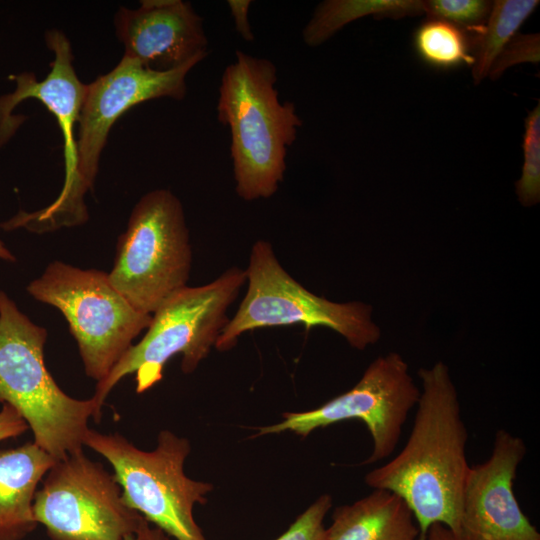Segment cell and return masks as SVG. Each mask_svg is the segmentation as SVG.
I'll return each instance as SVG.
<instances>
[{"label":"cell","instance_id":"6da1fadb","mask_svg":"<svg viewBox=\"0 0 540 540\" xmlns=\"http://www.w3.org/2000/svg\"><path fill=\"white\" fill-rule=\"evenodd\" d=\"M422 391L409 438L389 462L368 472L365 483L404 499L419 527L442 523L459 533L461 498L470 465L468 431L448 366L438 361L418 371Z\"/></svg>","mask_w":540,"mask_h":540},{"label":"cell","instance_id":"7a4b0ae2","mask_svg":"<svg viewBox=\"0 0 540 540\" xmlns=\"http://www.w3.org/2000/svg\"><path fill=\"white\" fill-rule=\"evenodd\" d=\"M277 79L272 61L240 50L221 77L217 115L230 130L235 190L245 201L277 192L302 126L294 103L280 101Z\"/></svg>","mask_w":540,"mask_h":540},{"label":"cell","instance_id":"3957f363","mask_svg":"<svg viewBox=\"0 0 540 540\" xmlns=\"http://www.w3.org/2000/svg\"><path fill=\"white\" fill-rule=\"evenodd\" d=\"M47 330L33 323L0 291V403L18 411L34 443L56 460L82 450L88 421L102 410L91 397L67 395L46 368Z\"/></svg>","mask_w":540,"mask_h":540},{"label":"cell","instance_id":"277c9868","mask_svg":"<svg viewBox=\"0 0 540 540\" xmlns=\"http://www.w3.org/2000/svg\"><path fill=\"white\" fill-rule=\"evenodd\" d=\"M246 284L245 269L233 266L213 281L185 286L166 298L152 314L145 335L133 344L110 373L97 382L92 396L102 410L119 381L135 374L138 394L163 378L166 363L181 354V370L191 374L215 347L229 321L228 308Z\"/></svg>","mask_w":540,"mask_h":540},{"label":"cell","instance_id":"5b68a950","mask_svg":"<svg viewBox=\"0 0 540 540\" xmlns=\"http://www.w3.org/2000/svg\"><path fill=\"white\" fill-rule=\"evenodd\" d=\"M83 445L110 463L127 507L176 540H206L193 509L207 503L213 485L185 474L191 451L188 439L162 430L155 449L144 451L119 433L102 434L89 428Z\"/></svg>","mask_w":540,"mask_h":540},{"label":"cell","instance_id":"8992f818","mask_svg":"<svg viewBox=\"0 0 540 540\" xmlns=\"http://www.w3.org/2000/svg\"><path fill=\"white\" fill-rule=\"evenodd\" d=\"M245 273L246 294L216 341L218 351L232 349L243 333L265 327H325L357 350L366 349L380 338L369 305L333 302L307 290L283 268L268 241L253 244Z\"/></svg>","mask_w":540,"mask_h":540},{"label":"cell","instance_id":"52a82bcc","mask_svg":"<svg viewBox=\"0 0 540 540\" xmlns=\"http://www.w3.org/2000/svg\"><path fill=\"white\" fill-rule=\"evenodd\" d=\"M26 289L35 300L63 314L84 371L97 382L110 373L152 319L116 290L108 273L94 268L53 261Z\"/></svg>","mask_w":540,"mask_h":540},{"label":"cell","instance_id":"ba28073f","mask_svg":"<svg viewBox=\"0 0 540 540\" xmlns=\"http://www.w3.org/2000/svg\"><path fill=\"white\" fill-rule=\"evenodd\" d=\"M192 247L184 209L169 189L144 194L116 244L111 284L138 311L152 315L172 293L187 286Z\"/></svg>","mask_w":540,"mask_h":540},{"label":"cell","instance_id":"9c48e42d","mask_svg":"<svg viewBox=\"0 0 540 540\" xmlns=\"http://www.w3.org/2000/svg\"><path fill=\"white\" fill-rule=\"evenodd\" d=\"M47 47L54 53L50 72L42 81L33 73L11 75L16 82L13 93L0 97V148L13 136L24 118L12 115L22 101L33 98L42 102L56 118L63 138L64 182L58 197L36 212L21 211L1 224L4 230L25 228L35 233L52 232L74 227L88 220V211L77 175V137L81 107L86 84L78 78L73 67L71 44L63 32L48 30Z\"/></svg>","mask_w":540,"mask_h":540},{"label":"cell","instance_id":"30bf717a","mask_svg":"<svg viewBox=\"0 0 540 540\" xmlns=\"http://www.w3.org/2000/svg\"><path fill=\"white\" fill-rule=\"evenodd\" d=\"M33 514L51 540H124L144 518L124 504L114 475L83 449L48 470Z\"/></svg>","mask_w":540,"mask_h":540},{"label":"cell","instance_id":"8fae6325","mask_svg":"<svg viewBox=\"0 0 540 540\" xmlns=\"http://www.w3.org/2000/svg\"><path fill=\"white\" fill-rule=\"evenodd\" d=\"M420 392L403 357L389 352L372 361L350 390L315 409L286 412L281 422L259 428L258 435L291 431L306 437L317 428L358 419L366 425L373 442L363 464H373L395 451Z\"/></svg>","mask_w":540,"mask_h":540},{"label":"cell","instance_id":"7c38bea8","mask_svg":"<svg viewBox=\"0 0 540 540\" xmlns=\"http://www.w3.org/2000/svg\"><path fill=\"white\" fill-rule=\"evenodd\" d=\"M199 62L158 71L123 56L111 71L86 84L77 132V175L85 195L93 188L102 150L116 120L145 101L162 97L182 100L187 74Z\"/></svg>","mask_w":540,"mask_h":540},{"label":"cell","instance_id":"4fadbf2b","mask_svg":"<svg viewBox=\"0 0 540 540\" xmlns=\"http://www.w3.org/2000/svg\"><path fill=\"white\" fill-rule=\"evenodd\" d=\"M527 452L522 438L499 429L490 457L470 466L461 498L458 535L463 540H540L513 491Z\"/></svg>","mask_w":540,"mask_h":540},{"label":"cell","instance_id":"5bb4252c","mask_svg":"<svg viewBox=\"0 0 540 540\" xmlns=\"http://www.w3.org/2000/svg\"><path fill=\"white\" fill-rule=\"evenodd\" d=\"M114 26L123 56L154 70L202 61L208 53L203 19L189 2L143 0L136 9L120 7Z\"/></svg>","mask_w":540,"mask_h":540},{"label":"cell","instance_id":"9a60e30c","mask_svg":"<svg viewBox=\"0 0 540 540\" xmlns=\"http://www.w3.org/2000/svg\"><path fill=\"white\" fill-rule=\"evenodd\" d=\"M56 461L34 441L0 450V540H22L35 530L37 487Z\"/></svg>","mask_w":540,"mask_h":540},{"label":"cell","instance_id":"2e32d148","mask_svg":"<svg viewBox=\"0 0 540 540\" xmlns=\"http://www.w3.org/2000/svg\"><path fill=\"white\" fill-rule=\"evenodd\" d=\"M419 527L402 497L385 489L337 507L326 540H419Z\"/></svg>","mask_w":540,"mask_h":540},{"label":"cell","instance_id":"e0dca14e","mask_svg":"<svg viewBox=\"0 0 540 540\" xmlns=\"http://www.w3.org/2000/svg\"><path fill=\"white\" fill-rule=\"evenodd\" d=\"M424 14L423 0H326L315 9L302 31L304 43L316 47L345 25L368 15L399 19Z\"/></svg>","mask_w":540,"mask_h":540},{"label":"cell","instance_id":"ac0fdd59","mask_svg":"<svg viewBox=\"0 0 540 540\" xmlns=\"http://www.w3.org/2000/svg\"><path fill=\"white\" fill-rule=\"evenodd\" d=\"M538 0L492 1L489 16L482 28L468 34L474 57L472 78L478 85L488 76L490 68L503 47L517 34L524 21L539 5Z\"/></svg>","mask_w":540,"mask_h":540},{"label":"cell","instance_id":"d6986e66","mask_svg":"<svg viewBox=\"0 0 540 540\" xmlns=\"http://www.w3.org/2000/svg\"><path fill=\"white\" fill-rule=\"evenodd\" d=\"M414 46L423 61L437 68L474 64L467 32L442 19L422 22L415 31Z\"/></svg>","mask_w":540,"mask_h":540},{"label":"cell","instance_id":"ffe728a7","mask_svg":"<svg viewBox=\"0 0 540 540\" xmlns=\"http://www.w3.org/2000/svg\"><path fill=\"white\" fill-rule=\"evenodd\" d=\"M524 127V162L516 193L521 205L530 207L540 201V102L528 113Z\"/></svg>","mask_w":540,"mask_h":540},{"label":"cell","instance_id":"44dd1931","mask_svg":"<svg viewBox=\"0 0 540 540\" xmlns=\"http://www.w3.org/2000/svg\"><path fill=\"white\" fill-rule=\"evenodd\" d=\"M427 18L450 22L468 34L478 32L485 24L492 1L486 0H426L423 1Z\"/></svg>","mask_w":540,"mask_h":540},{"label":"cell","instance_id":"7402d4cb","mask_svg":"<svg viewBox=\"0 0 540 540\" xmlns=\"http://www.w3.org/2000/svg\"><path fill=\"white\" fill-rule=\"evenodd\" d=\"M539 61V34H516L498 54L490 68L488 76L492 80H497L511 66L520 63L538 64Z\"/></svg>","mask_w":540,"mask_h":540},{"label":"cell","instance_id":"603a6c76","mask_svg":"<svg viewBox=\"0 0 540 540\" xmlns=\"http://www.w3.org/2000/svg\"><path fill=\"white\" fill-rule=\"evenodd\" d=\"M332 506L329 494L319 496L282 535L275 540H326L323 521Z\"/></svg>","mask_w":540,"mask_h":540},{"label":"cell","instance_id":"cb8c5ba5","mask_svg":"<svg viewBox=\"0 0 540 540\" xmlns=\"http://www.w3.org/2000/svg\"><path fill=\"white\" fill-rule=\"evenodd\" d=\"M29 429L27 423L16 409L3 404L0 410V442L15 438Z\"/></svg>","mask_w":540,"mask_h":540},{"label":"cell","instance_id":"d4e9b609","mask_svg":"<svg viewBox=\"0 0 540 540\" xmlns=\"http://www.w3.org/2000/svg\"><path fill=\"white\" fill-rule=\"evenodd\" d=\"M227 5L230 9V13L234 19V24L237 32L246 41H253L254 35L252 33L248 12L251 5L250 0H229Z\"/></svg>","mask_w":540,"mask_h":540},{"label":"cell","instance_id":"484cf974","mask_svg":"<svg viewBox=\"0 0 540 540\" xmlns=\"http://www.w3.org/2000/svg\"><path fill=\"white\" fill-rule=\"evenodd\" d=\"M124 540H170V537L163 530L143 518L138 528L126 536Z\"/></svg>","mask_w":540,"mask_h":540},{"label":"cell","instance_id":"4316f807","mask_svg":"<svg viewBox=\"0 0 540 540\" xmlns=\"http://www.w3.org/2000/svg\"><path fill=\"white\" fill-rule=\"evenodd\" d=\"M423 540H463L457 533L442 523L432 524Z\"/></svg>","mask_w":540,"mask_h":540},{"label":"cell","instance_id":"83f0119b","mask_svg":"<svg viewBox=\"0 0 540 540\" xmlns=\"http://www.w3.org/2000/svg\"><path fill=\"white\" fill-rule=\"evenodd\" d=\"M0 259L8 262H14L16 259L14 255L6 248L4 243L0 240Z\"/></svg>","mask_w":540,"mask_h":540}]
</instances>
